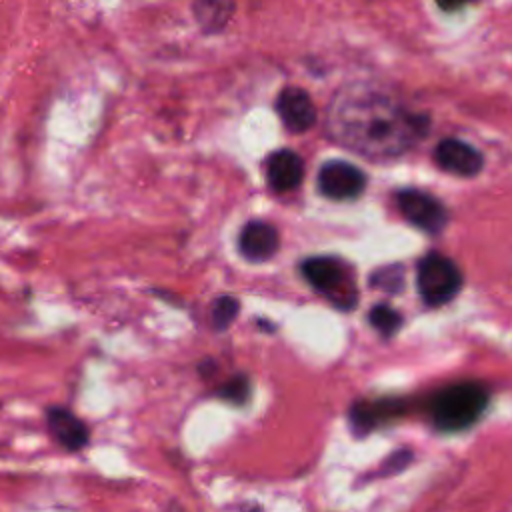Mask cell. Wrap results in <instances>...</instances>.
<instances>
[{"instance_id": "obj_1", "label": "cell", "mask_w": 512, "mask_h": 512, "mask_svg": "<svg viewBox=\"0 0 512 512\" xmlns=\"http://www.w3.org/2000/svg\"><path fill=\"white\" fill-rule=\"evenodd\" d=\"M426 120L410 114L390 94L370 84L342 88L326 112L330 138L360 156L388 160L404 154Z\"/></svg>"}, {"instance_id": "obj_2", "label": "cell", "mask_w": 512, "mask_h": 512, "mask_svg": "<svg viewBox=\"0 0 512 512\" xmlns=\"http://www.w3.org/2000/svg\"><path fill=\"white\" fill-rule=\"evenodd\" d=\"M488 402L490 392L480 382L448 384L432 396L430 418L442 432H460L482 418Z\"/></svg>"}, {"instance_id": "obj_3", "label": "cell", "mask_w": 512, "mask_h": 512, "mask_svg": "<svg viewBox=\"0 0 512 512\" xmlns=\"http://www.w3.org/2000/svg\"><path fill=\"white\" fill-rule=\"evenodd\" d=\"M302 276L308 284L328 298L334 306L350 310L356 306L358 292L350 266L332 256H312L302 262Z\"/></svg>"}, {"instance_id": "obj_4", "label": "cell", "mask_w": 512, "mask_h": 512, "mask_svg": "<svg viewBox=\"0 0 512 512\" xmlns=\"http://www.w3.org/2000/svg\"><path fill=\"white\" fill-rule=\"evenodd\" d=\"M416 282L418 292L428 306H442L462 288V274L450 258L432 252L418 262Z\"/></svg>"}, {"instance_id": "obj_5", "label": "cell", "mask_w": 512, "mask_h": 512, "mask_svg": "<svg viewBox=\"0 0 512 512\" xmlns=\"http://www.w3.org/2000/svg\"><path fill=\"white\" fill-rule=\"evenodd\" d=\"M396 200L404 218L424 232L438 234L448 222V212L444 204L422 190H402L396 194Z\"/></svg>"}, {"instance_id": "obj_6", "label": "cell", "mask_w": 512, "mask_h": 512, "mask_svg": "<svg viewBox=\"0 0 512 512\" xmlns=\"http://www.w3.org/2000/svg\"><path fill=\"white\" fill-rule=\"evenodd\" d=\"M318 188L330 200H354L364 192L366 176L350 162L332 160L320 168Z\"/></svg>"}, {"instance_id": "obj_7", "label": "cell", "mask_w": 512, "mask_h": 512, "mask_svg": "<svg viewBox=\"0 0 512 512\" xmlns=\"http://www.w3.org/2000/svg\"><path fill=\"white\" fill-rule=\"evenodd\" d=\"M436 162L442 170L456 176H474L482 170L480 152L456 138H446L436 146Z\"/></svg>"}, {"instance_id": "obj_8", "label": "cell", "mask_w": 512, "mask_h": 512, "mask_svg": "<svg viewBox=\"0 0 512 512\" xmlns=\"http://www.w3.org/2000/svg\"><path fill=\"white\" fill-rule=\"evenodd\" d=\"M278 114L292 132H306L316 122V108L310 96L296 86H288L278 96Z\"/></svg>"}, {"instance_id": "obj_9", "label": "cell", "mask_w": 512, "mask_h": 512, "mask_svg": "<svg viewBox=\"0 0 512 512\" xmlns=\"http://www.w3.org/2000/svg\"><path fill=\"white\" fill-rule=\"evenodd\" d=\"M46 424L52 438L66 450H80L88 444L86 424L68 408L54 406L46 412Z\"/></svg>"}, {"instance_id": "obj_10", "label": "cell", "mask_w": 512, "mask_h": 512, "mask_svg": "<svg viewBox=\"0 0 512 512\" xmlns=\"http://www.w3.org/2000/svg\"><path fill=\"white\" fill-rule=\"evenodd\" d=\"M266 178L276 192H290L304 178V162L292 150H276L266 158Z\"/></svg>"}, {"instance_id": "obj_11", "label": "cell", "mask_w": 512, "mask_h": 512, "mask_svg": "<svg viewBox=\"0 0 512 512\" xmlns=\"http://www.w3.org/2000/svg\"><path fill=\"white\" fill-rule=\"evenodd\" d=\"M238 246H240V252L244 254V258H248L252 262L268 260L278 250V232L272 224H268L264 220H252L242 228Z\"/></svg>"}, {"instance_id": "obj_12", "label": "cell", "mask_w": 512, "mask_h": 512, "mask_svg": "<svg viewBox=\"0 0 512 512\" xmlns=\"http://www.w3.org/2000/svg\"><path fill=\"white\" fill-rule=\"evenodd\" d=\"M402 414V404L394 400H378V402H358L350 410V422L356 430L366 432L372 430L390 418H398Z\"/></svg>"}, {"instance_id": "obj_13", "label": "cell", "mask_w": 512, "mask_h": 512, "mask_svg": "<svg viewBox=\"0 0 512 512\" xmlns=\"http://www.w3.org/2000/svg\"><path fill=\"white\" fill-rule=\"evenodd\" d=\"M234 12V0H194V16L206 32L226 26Z\"/></svg>"}, {"instance_id": "obj_14", "label": "cell", "mask_w": 512, "mask_h": 512, "mask_svg": "<svg viewBox=\"0 0 512 512\" xmlns=\"http://www.w3.org/2000/svg\"><path fill=\"white\" fill-rule=\"evenodd\" d=\"M368 320H370V324H372L380 334H384V336L394 334V332L400 328V324H402V316H400L394 308H390V306H386V304L374 306V308L370 310Z\"/></svg>"}, {"instance_id": "obj_15", "label": "cell", "mask_w": 512, "mask_h": 512, "mask_svg": "<svg viewBox=\"0 0 512 512\" xmlns=\"http://www.w3.org/2000/svg\"><path fill=\"white\" fill-rule=\"evenodd\" d=\"M240 304L234 296H220L212 308V322L218 330H226L238 316Z\"/></svg>"}, {"instance_id": "obj_16", "label": "cell", "mask_w": 512, "mask_h": 512, "mask_svg": "<svg viewBox=\"0 0 512 512\" xmlns=\"http://www.w3.org/2000/svg\"><path fill=\"white\" fill-rule=\"evenodd\" d=\"M218 396L226 402H232V404H244L250 396V382L244 374H238V376H232L230 380H226L222 384V388L218 390Z\"/></svg>"}, {"instance_id": "obj_17", "label": "cell", "mask_w": 512, "mask_h": 512, "mask_svg": "<svg viewBox=\"0 0 512 512\" xmlns=\"http://www.w3.org/2000/svg\"><path fill=\"white\" fill-rule=\"evenodd\" d=\"M466 2H468V0H436V4H438L442 10H448V12L462 8Z\"/></svg>"}]
</instances>
